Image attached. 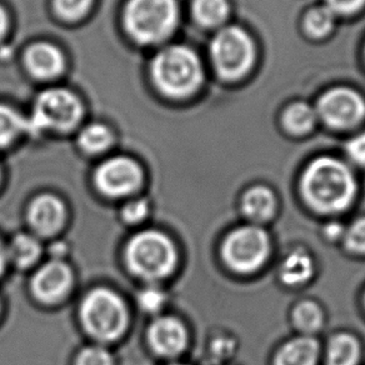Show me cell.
<instances>
[{
	"label": "cell",
	"mask_w": 365,
	"mask_h": 365,
	"mask_svg": "<svg viewBox=\"0 0 365 365\" xmlns=\"http://www.w3.org/2000/svg\"><path fill=\"white\" fill-rule=\"evenodd\" d=\"M305 203L327 215L343 213L351 207L358 193L354 174L345 163L331 157L314 159L300 180Z\"/></svg>",
	"instance_id": "6da1fadb"
},
{
	"label": "cell",
	"mask_w": 365,
	"mask_h": 365,
	"mask_svg": "<svg viewBox=\"0 0 365 365\" xmlns=\"http://www.w3.org/2000/svg\"><path fill=\"white\" fill-rule=\"evenodd\" d=\"M125 260L128 268L139 278L148 282L163 279L177 267V248L165 234L144 230L129 240Z\"/></svg>",
	"instance_id": "7a4b0ae2"
},
{
	"label": "cell",
	"mask_w": 365,
	"mask_h": 365,
	"mask_svg": "<svg viewBox=\"0 0 365 365\" xmlns=\"http://www.w3.org/2000/svg\"><path fill=\"white\" fill-rule=\"evenodd\" d=\"M152 71L157 86L172 97H184L197 91L203 78L198 56L182 46H168L158 53Z\"/></svg>",
	"instance_id": "3957f363"
},
{
	"label": "cell",
	"mask_w": 365,
	"mask_h": 365,
	"mask_svg": "<svg viewBox=\"0 0 365 365\" xmlns=\"http://www.w3.org/2000/svg\"><path fill=\"white\" fill-rule=\"evenodd\" d=\"M81 320L93 338L112 341L127 329V307L113 290L97 288L88 293L81 302Z\"/></svg>",
	"instance_id": "277c9868"
},
{
	"label": "cell",
	"mask_w": 365,
	"mask_h": 365,
	"mask_svg": "<svg viewBox=\"0 0 365 365\" xmlns=\"http://www.w3.org/2000/svg\"><path fill=\"white\" fill-rule=\"evenodd\" d=\"M175 0H130L125 9V24L135 41L157 43L177 26Z\"/></svg>",
	"instance_id": "5b68a950"
},
{
	"label": "cell",
	"mask_w": 365,
	"mask_h": 365,
	"mask_svg": "<svg viewBox=\"0 0 365 365\" xmlns=\"http://www.w3.org/2000/svg\"><path fill=\"white\" fill-rule=\"evenodd\" d=\"M272 252L267 230L255 224L234 229L222 245V258L233 272L252 274L263 267Z\"/></svg>",
	"instance_id": "8992f818"
},
{
	"label": "cell",
	"mask_w": 365,
	"mask_h": 365,
	"mask_svg": "<svg viewBox=\"0 0 365 365\" xmlns=\"http://www.w3.org/2000/svg\"><path fill=\"white\" fill-rule=\"evenodd\" d=\"M81 117L79 99L71 91L54 88L41 93L38 97L33 118L28 127L31 130L54 129L66 132L76 127Z\"/></svg>",
	"instance_id": "52a82bcc"
},
{
	"label": "cell",
	"mask_w": 365,
	"mask_h": 365,
	"mask_svg": "<svg viewBox=\"0 0 365 365\" xmlns=\"http://www.w3.org/2000/svg\"><path fill=\"white\" fill-rule=\"evenodd\" d=\"M212 58L219 74L227 79H235L248 71L254 58L253 43L245 31L237 26H228L214 36Z\"/></svg>",
	"instance_id": "ba28073f"
},
{
	"label": "cell",
	"mask_w": 365,
	"mask_h": 365,
	"mask_svg": "<svg viewBox=\"0 0 365 365\" xmlns=\"http://www.w3.org/2000/svg\"><path fill=\"white\" fill-rule=\"evenodd\" d=\"M142 169L133 159L115 157L108 159L96 173L97 188L107 197L120 198L135 192L142 182Z\"/></svg>",
	"instance_id": "9c48e42d"
},
{
	"label": "cell",
	"mask_w": 365,
	"mask_h": 365,
	"mask_svg": "<svg viewBox=\"0 0 365 365\" xmlns=\"http://www.w3.org/2000/svg\"><path fill=\"white\" fill-rule=\"evenodd\" d=\"M320 117L334 128H349L365 115V103L348 88H335L319 101Z\"/></svg>",
	"instance_id": "30bf717a"
},
{
	"label": "cell",
	"mask_w": 365,
	"mask_h": 365,
	"mask_svg": "<svg viewBox=\"0 0 365 365\" xmlns=\"http://www.w3.org/2000/svg\"><path fill=\"white\" fill-rule=\"evenodd\" d=\"M71 270L61 260H51L36 270L31 279V292L36 299L46 304L61 300L69 292Z\"/></svg>",
	"instance_id": "8fae6325"
},
{
	"label": "cell",
	"mask_w": 365,
	"mask_h": 365,
	"mask_svg": "<svg viewBox=\"0 0 365 365\" xmlns=\"http://www.w3.org/2000/svg\"><path fill=\"white\" fill-rule=\"evenodd\" d=\"M188 330L175 317H159L149 325L148 341L157 354L177 356L188 345Z\"/></svg>",
	"instance_id": "7c38bea8"
},
{
	"label": "cell",
	"mask_w": 365,
	"mask_h": 365,
	"mask_svg": "<svg viewBox=\"0 0 365 365\" xmlns=\"http://www.w3.org/2000/svg\"><path fill=\"white\" fill-rule=\"evenodd\" d=\"M66 218V205L53 194L36 197L28 209V222L33 230L43 237L58 233L64 225Z\"/></svg>",
	"instance_id": "4fadbf2b"
},
{
	"label": "cell",
	"mask_w": 365,
	"mask_h": 365,
	"mask_svg": "<svg viewBox=\"0 0 365 365\" xmlns=\"http://www.w3.org/2000/svg\"><path fill=\"white\" fill-rule=\"evenodd\" d=\"M278 200L272 189L264 185H255L248 189L240 200V209L245 218L255 225L268 222L275 215Z\"/></svg>",
	"instance_id": "5bb4252c"
},
{
	"label": "cell",
	"mask_w": 365,
	"mask_h": 365,
	"mask_svg": "<svg viewBox=\"0 0 365 365\" xmlns=\"http://www.w3.org/2000/svg\"><path fill=\"white\" fill-rule=\"evenodd\" d=\"M26 66L33 76L48 79L58 76L64 68V58L56 46L38 43L31 46L26 56Z\"/></svg>",
	"instance_id": "9a60e30c"
},
{
	"label": "cell",
	"mask_w": 365,
	"mask_h": 365,
	"mask_svg": "<svg viewBox=\"0 0 365 365\" xmlns=\"http://www.w3.org/2000/svg\"><path fill=\"white\" fill-rule=\"evenodd\" d=\"M320 356L318 340L302 335L288 340L275 356V365H317Z\"/></svg>",
	"instance_id": "2e32d148"
},
{
	"label": "cell",
	"mask_w": 365,
	"mask_h": 365,
	"mask_svg": "<svg viewBox=\"0 0 365 365\" xmlns=\"http://www.w3.org/2000/svg\"><path fill=\"white\" fill-rule=\"evenodd\" d=\"M314 274V260L303 249L290 252L279 267V279L289 287H300L312 279Z\"/></svg>",
	"instance_id": "e0dca14e"
},
{
	"label": "cell",
	"mask_w": 365,
	"mask_h": 365,
	"mask_svg": "<svg viewBox=\"0 0 365 365\" xmlns=\"http://www.w3.org/2000/svg\"><path fill=\"white\" fill-rule=\"evenodd\" d=\"M360 358L361 346L354 335L339 333L328 341L325 365H358Z\"/></svg>",
	"instance_id": "ac0fdd59"
},
{
	"label": "cell",
	"mask_w": 365,
	"mask_h": 365,
	"mask_svg": "<svg viewBox=\"0 0 365 365\" xmlns=\"http://www.w3.org/2000/svg\"><path fill=\"white\" fill-rule=\"evenodd\" d=\"M8 259L19 268H28L36 263L41 253V243L31 234H16L6 249Z\"/></svg>",
	"instance_id": "d6986e66"
},
{
	"label": "cell",
	"mask_w": 365,
	"mask_h": 365,
	"mask_svg": "<svg viewBox=\"0 0 365 365\" xmlns=\"http://www.w3.org/2000/svg\"><path fill=\"white\" fill-rule=\"evenodd\" d=\"M292 319L295 328L300 330L303 335L312 336L318 330L322 329L324 324V313L319 304L312 300H303L295 305Z\"/></svg>",
	"instance_id": "ffe728a7"
},
{
	"label": "cell",
	"mask_w": 365,
	"mask_h": 365,
	"mask_svg": "<svg viewBox=\"0 0 365 365\" xmlns=\"http://www.w3.org/2000/svg\"><path fill=\"white\" fill-rule=\"evenodd\" d=\"M194 16L207 26H218L228 16L227 0H194Z\"/></svg>",
	"instance_id": "44dd1931"
},
{
	"label": "cell",
	"mask_w": 365,
	"mask_h": 365,
	"mask_svg": "<svg viewBox=\"0 0 365 365\" xmlns=\"http://www.w3.org/2000/svg\"><path fill=\"white\" fill-rule=\"evenodd\" d=\"M315 112L305 103H295L285 112V127L295 134L309 132L315 123Z\"/></svg>",
	"instance_id": "7402d4cb"
},
{
	"label": "cell",
	"mask_w": 365,
	"mask_h": 365,
	"mask_svg": "<svg viewBox=\"0 0 365 365\" xmlns=\"http://www.w3.org/2000/svg\"><path fill=\"white\" fill-rule=\"evenodd\" d=\"M112 142V134L106 125L93 124L86 127L79 135L81 147L88 153L103 152Z\"/></svg>",
	"instance_id": "603a6c76"
},
{
	"label": "cell",
	"mask_w": 365,
	"mask_h": 365,
	"mask_svg": "<svg viewBox=\"0 0 365 365\" xmlns=\"http://www.w3.org/2000/svg\"><path fill=\"white\" fill-rule=\"evenodd\" d=\"M23 118L11 108L0 106V148L6 147L26 129Z\"/></svg>",
	"instance_id": "cb8c5ba5"
},
{
	"label": "cell",
	"mask_w": 365,
	"mask_h": 365,
	"mask_svg": "<svg viewBox=\"0 0 365 365\" xmlns=\"http://www.w3.org/2000/svg\"><path fill=\"white\" fill-rule=\"evenodd\" d=\"M307 29L313 36H322L327 34L334 24V13L328 6L315 8L307 16Z\"/></svg>",
	"instance_id": "d4e9b609"
},
{
	"label": "cell",
	"mask_w": 365,
	"mask_h": 365,
	"mask_svg": "<svg viewBox=\"0 0 365 365\" xmlns=\"http://www.w3.org/2000/svg\"><path fill=\"white\" fill-rule=\"evenodd\" d=\"M343 240L350 253L365 255V217L356 219L345 229Z\"/></svg>",
	"instance_id": "484cf974"
},
{
	"label": "cell",
	"mask_w": 365,
	"mask_h": 365,
	"mask_svg": "<svg viewBox=\"0 0 365 365\" xmlns=\"http://www.w3.org/2000/svg\"><path fill=\"white\" fill-rule=\"evenodd\" d=\"M76 365H113V358L102 346H86L76 356Z\"/></svg>",
	"instance_id": "4316f807"
},
{
	"label": "cell",
	"mask_w": 365,
	"mask_h": 365,
	"mask_svg": "<svg viewBox=\"0 0 365 365\" xmlns=\"http://www.w3.org/2000/svg\"><path fill=\"white\" fill-rule=\"evenodd\" d=\"M138 303L147 313H157L165 303V294L155 287H148L138 295Z\"/></svg>",
	"instance_id": "83f0119b"
},
{
	"label": "cell",
	"mask_w": 365,
	"mask_h": 365,
	"mask_svg": "<svg viewBox=\"0 0 365 365\" xmlns=\"http://www.w3.org/2000/svg\"><path fill=\"white\" fill-rule=\"evenodd\" d=\"M91 0H56L58 13L66 19H76L91 6Z\"/></svg>",
	"instance_id": "f1b7e54d"
},
{
	"label": "cell",
	"mask_w": 365,
	"mask_h": 365,
	"mask_svg": "<svg viewBox=\"0 0 365 365\" xmlns=\"http://www.w3.org/2000/svg\"><path fill=\"white\" fill-rule=\"evenodd\" d=\"M149 209L150 207L145 199H134L124 205L122 217L127 223H139L147 218Z\"/></svg>",
	"instance_id": "f546056e"
},
{
	"label": "cell",
	"mask_w": 365,
	"mask_h": 365,
	"mask_svg": "<svg viewBox=\"0 0 365 365\" xmlns=\"http://www.w3.org/2000/svg\"><path fill=\"white\" fill-rule=\"evenodd\" d=\"M346 154L355 164L365 167V132L350 139L346 144Z\"/></svg>",
	"instance_id": "4dcf8cb0"
},
{
	"label": "cell",
	"mask_w": 365,
	"mask_h": 365,
	"mask_svg": "<svg viewBox=\"0 0 365 365\" xmlns=\"http://www.w3.org/2000/svg\"><path fill=\"white\" fill-rule=\"evenodd\" d=\"M364 1L365 0H327L330 11L333 13L338 11V13H343V14L358 11L360 6H363Z\"/></svg>",
	"instance_id": "1f68e13d"
},
{
	"label": "cell",
	"mask_w": 365,
	"mask_h": 365,
	"mask_svg": "<svg viewBox=\"0 0 365 365\" xmlns=\"http://www.w3.org/2000/svg\"><path fill=\"white\" fill-rule=\"evenodd\" d=\"M341 224L339 223H330L328 227L325 228V237L329 238L330 240H336V239H343L345 233V228L340 227Z\"/></svg>",
	"instance_id": "d6a6232c"
},
{
	"label": "cell",
	"mask_w": 365,
	"mask_h": 365,
	"mask_svg": "<svg viewBox=\"0 0 365 365\" xmlns=\"http://www.w3.org/2000/svg\"><path fill=\"white\" fill-rule=\"evenodd\" d=\"M8 253H6V248L0 242V275L6 270V264H8Z\"/></svg>",
	"instance_id": "836d02e7"
},
{
	"label": "cell",
	"mask_w": 365,
	"mask_h": 365,
	"mask_svg": "<svg viewBox=\"0 0 365 365\" xmlns=\"http://www.w3.org/2000/svg\"><path fill=\"white\" fill-rule=\"evenodd\" d=\"M8 28V16L4 9L0 6V38L6 34Z\"/></svg>",
	"instance_id": "e575fe53"
},
{
	"label": "cell",
	"mask_w": 365,
	"mask_h": 365,
	"mask_svg": "<svg viewBox=\"0 0 365 365\" xmlns=\"http://www.w3.org/2000/svg\"><path fill=\"white\" fill-rule=\"evenodd\" d=\"M173 365H184V364H173Z\"/></svg>",
	"instance_id": "d590c367"
}]
</instances>
